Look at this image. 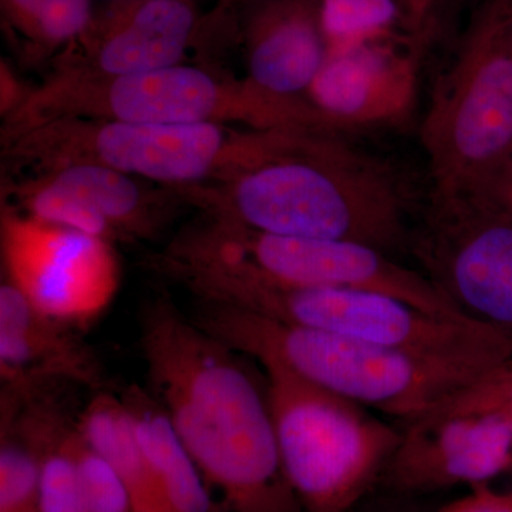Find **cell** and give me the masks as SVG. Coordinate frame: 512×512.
<instances>
[{"label":"cell","mask_w":512,"mask_h":512,"mask_svg":"<svg viewBox=\"0 0 512 512\" xmlns=\"http://www.w3.org/2000/svg\"><path fill=\"white\" fill-rule=\"evenodd\" d=\"M148 392L200 470L212 512H303L282 467L266 387L237 350L156 301L141 318Z\"/></svg>","instance_id":"cell-1"},{"label":"cell","mask_w":512,"mask_h":512,"mask_svg":"<svg viewBox=\"0 0 512 512\" xmlns=\"http://www.w3.org/2000/svg\"><path fill=\"white\" fill-rule=\"evenodd\" d=\"M244 170L208 195L217 220L278 237L345 239L409 251V200L396 173L348 136L302 127L259 130Z\"/></svg>","instance_id":"cell-2"},{"label":"cell","mask_w":512,"mask_h":512,"mask_svg":"<svg viewBox=\"0 0 512 512\" xmlns=\"http://www.w3.org/2000/svg\"><path fill=\"white\" fill-rule=\"evenodd\" d=\"M192 320L259 365L276 363L404 426L490 369L303 328L221 303L202 302Z\"/></svg>","instance_id":"cell-3"},{"label":"cell","mask_w":512,"mask_h":512,"mask_svg":"<svg viewBox=\"0 0 512 512\" xmlns=\"http://www.w3.org/2000/svg\"><path fill=\"white\" fill-rule=\"evenodd\" d=\"M167 276L201 302L234 306L345 338L481 367L512 357V333L473 319L433 315L386 293L286 286L197 266H174Z\"/></svg>","instance_id":"cell-4"},{"label":"cell","mask_w":512,"mask_h":512,"mask_svg":"<svg viewBox=\"0 0 512 512\" xmlns=\"http://www.w3.org/2000/svg\"><path fill=\"white\" fill-rule=\"evenodd\" d=\"M53 119L325 130V121L305 96H275L251 80L222 82L200 67L183 64L117 77L70 67L30 94L12 114L13 127L19 130Z\"/></svg>","instance_id":"cell-5"},{"label":"cell","mask_w":512,"mask_h":512,"mask_svg":"<svg viewBox=\"0 0 512 512\" xmlns=\"http://www.w3.org/2000/svg\"><path fill=\"white\" fill-rule=\"evenodd\" d=\"M430 198L477 195L512 158V43L488 0L431 96L420 128Z\"/></svg>","instance_id":"cell-6"},{"label":"cell","mask_w":512,"mask_h":512,"mask_svg":"<svg viewBox=\"0 0 512 512\" xmlns=\"http://www.w3.org/2000/svg\"><path fill=\"white\" fill-rule=\"evenodd\" d=\"M282 467L303 512H350L384 471L402 431L372 410L262 363Z\"/></svg>","instance_id":"cell-7"},{"label":"cell","mask_w":512,"mask_h":512,"mask_svg":"<svg viewBox=\"0 0 512 512\" xmlns=\"http://www.w3.org/2000/svg\"><path fill=\"white\" fill-rule=\"evenodd\" d=\"M160 259L286 286L386 293L433 315L467 318L420 269L345 239L278 237L215 218L175 239Z\"/></svg>","instance_id":"cell-8"},{"label":"cell","mask_w":512,"mask_h":512,"mask_svg":"<svg viewBox=\"0 0 512 512\" xmlns=\"http://www.w3.org/2000/svg\"><path fill=\"white\" fill-rule=\"evenodd\" d=\"M255 128L231 131L221 124H138L116 120L53 119L12 137V153L50 171L90 163L134 178L190 184L224 181L248 164Z\"/></svg>","instance_id":"cell-9"},{"label":"cell","mask_w":512,"mask_h":512,"mask_svg":"<svg viewBox=\"0 0 512 512\" xmlns=\"http://www.w3.org/2000/svg\"><path fill=\"white\" fill-rule=\"evenodd\" d=\"M409 251L467 318L512 333V221L478 195L430 198Z\"/></svg>","instance_id":"cell-10"},{"label":"cell","mask_w":512,"mask_h":512,"mask_svg":"<svg viewBox=\"0 0 512 512\" xmlns=\"http://www.w3.org/2000/svg\"><path fill=\"white\" fill-rule=\"evenodd\" d=\"M3 232L8 281L40 312L83 330L109 308L119 286L109 242L36 220Z\"/></svg>","instance_id":"cell-11"},{"label":"cell","mask_w":512,"mask_h":512,"mask_svg":"<svg viewBox=\"0 0 512 512\" xmlns=\"http://www.w3.org/2000/svg\"><path fill=\"white\" fill-rule=\"evenodd\" d=\"M512 430L503 416L451 394L406 424L382 481L397 494L480 487L511 470Z\"/></svg>","instance_id":"cell-12"},{"label":"cell","mask_w":512,"mask_h":512,"mask_svg":"<svg viewBox=\"0 0 512 512\" xmlns=\"http://www.w3.org/2000/svg\"><path fill=\"white\" fill-rule=\"evenodd\" d=\"M420 46L400 36L328 56L306 100L342 136L399 126L416 106Z\"/></svg>","instance_id":"cell-13"},{"label":"cell","mask_w":512,"mask_h":512,"mask_svg":"<svg viewBox=\"0 0 512 512\" xmlns=\"http://www.w3.org/2000/svg\"><path fill=\"white\" fill-rule=\"evenodd\" d=\"M82 330L35 308L10 281L0 286L2 392L29 396L59 382L103 392V365Z\"/></svg>","instance_id":"cell-14"},{"label":"cell","mask_w":512,"mask_h":512,"mask_svg":"<svg viewBox=\"0 0 512 512\" xmlns=\"http://www.w3.org/2000/svg\"><path fill=\"white\" fill-rule=\"evenodd\" d=\"M25 202L33 220L107 242L150 237L158 228L157 212L136 178L100 164L50 171Z\"/></svg>","instance_id":"cell-15"},{"label":"cell","mask_w":512,"mask_h":512,"mask_svg":"<svg viewBox=\"0 0 512 512\" xmlns=\"http://www.w3.org/2000/svg\"><path fill=\"white\" fill-rule=\"evenodd\" d=\"M195 29L187 0H120L101 22H92L87 39L89 63L73 67L94 76L153 72L180 64Z\"/></svg>","instance_id":"cell-16"},{"label":"cell","mask_w":512,"mask_h":512,"mask_svg":"<svg viewBox=\"0 0 512 512\" xmlns=\"http://www.w3.org/2000/svg\"><path fill=\"white\" fill-rule=\"evenodd\" d=\"M248 80L282 97H303L328 59L320 0L247 3Z\"/></svg>","instance_id":"cell-17"},{"label":"cell","mask_w":512,"mask_h":512,"mask_svg":"<svg viewBox=\"0 0 512 512\" xmlns=\"http://www.w3.org/2000/svg\"><path fill=\"white\" fill-rule=\"evenodd\" d=\"M121 400L170 512H212L210 493L200 470L156 397L148 389L130 386L124 390Z\"/></svg>","instance_id":"cell-18"},{"label":"cell","mask_w":512,"mask_h":512,"mask_svg":"<svg viewBox=\"0 0 512 512\" xmlns=\"http://www.w3.org/2000/svg\"><path fill=\"white\" fill-rule=\"evenodd\" d=\"M76 427L82 439L126 485L134 511L170 512L121 397L106 390L96 393L80 413Z\"/></svg>","instance_id":"cell-19"},{"label":"cell","mask_w":512,"mask_h":512,"mask_svg":"<svg viewBox=\"0 0 512 512\" xmlns=\"http://www.w3.org/2000/svg\"><path fill=\"white\" fill-rule=\"evenodd\" d=\"M319 16L328 56L396 39L400 29L407 33L396 0H320Z\"/></svg>","instance_id":"cell-20"},{"label":"cell","mask_w":512,"mask_h":512,"mask_svg":"<svg viewBox=\"0 0 512 512\" xmlns=\"http://www.w3.org/2000/svg\"><path fill=\"white\" fill-rule=\"evenodd\" d=\"M42 463L35 437L25 424L2 414L0 512H39Z\"/></svg>","instance_id":"cell-21"},{"label":"cell","mask_w":512,"mask_h":512,"mask_svg":"<svg viewBox=\"0 0 512 512\" xmlns=\"http://www.w3.org/2000/svg\"><path fill=\"white\" fill-rule=\"evenodd\" d=\"M2 9L10 25L40 49L76 42L93 22L92 0H2Z\"/></svg>","instance_id":"cell-22"},{"label":"cell","mask_w":512,"mask_h":512,"mask_svg":"<svg viewBox=\"0 0 512 512\" xmlns=\"http://www.w3.org/2000/svg\"><path fill=\"white\" fill-rule=\"evenodd\" d=\"M74 450L82 478L86 512H136L126 485L74 427Z\"/></svg>","instance_id":"cell-23"},{"label":"cell","mask_w":512,"mask_h":512,"mask_svg":"<svg viewBox=\"0 0 512 512\" xmlns=\"http://www.w3.org/2000/svg\"><path fill=\"white\" fill-rule=\"evenodd\" d=\"M453 396L467 406L503 414L512 430V357L485 370Z\"/></svg>","instance_id":"cell-24"},{"label":"cell","mask_w":512,"mask_h":512,"mask_svg":"<svg viewBox=\"0 0 512 512\" xmlns=\"http://www.w3.org/2000/svg\"><path fill=\"white\" fill-rule=\"evenodd\" d=\"M402 9L406 30L419 45L426 42L448 0H396Z\"/></svg>","instance_id":"cell-25"},{"label":"cell","mask_w":512,"mask_h":512,"mask_svg":"<svg viewBox=\"0 0 512 512\" xmlns=\"http://www.w3.org/2000/svg\"><path fill=\"white\" fill-rule=\"evenodd\" d=\"M439 512H512V494L498 493L487 485L444 505Z\"/></svg>","instance_id":"cell-26"},{"label":"cell","mask_w":512,"mask_h":512,"mask_svg":"<svg viewBox=\"0 0 512 512\" xmlns=\"http://www.w3.org/2000/svg\"><path fill=\"white\" fill-rule=\"evenodd\" d=\"M477 195L500 208L512 221V158Z\"/></svg>","instance_id":"cell-27"},{"label":"cell","mask_w":512,"mask_h":512,"mask_svg":"<svg viewBox=\"0 0 512 512\" xmlns=\"http://www.w3.org/2000/svg\"><path fill=\"white\" fill-rule=\"evenodd\" d=\"M505 28L512 43V0H503Z\"/></svg>","instance_id":"cell-28"},{"label":"cell","mask_w":512,"mask_h":512,"mask_svg":"<svg viewBox=\"0 0 512 512\" xmlns=\"http://www.w3.org/2000/svg\"><path fill=\"white\" fill-rule=\"evenodd\" d=\"M249 2H252V0H221L222 6H224V8H231V6L238 5H247Z\"/></svg>","instance_id":"cell-29"},{"label":"cell","mask_w":512,"mask_h":512,"mask_svg":"<svg viewBox=\"0 0 512 512\" xmlns=\"http://www.w3.org/2000/svg\"><path fill=\"white\" fill-rule=\"evenodd\" d=\"M511 470H512V466H511Z\"/></svg>","instance_id":"cell-30"}]
</instances>
